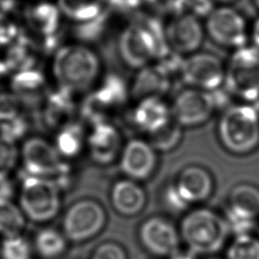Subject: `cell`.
<instances>
[{"mask_svg":"<svg viewBox=\"0 0 259 259\" xmlns=\"http://www.w3.org/2000/svg\"><path fill=\"white\" fill-rule=\"evenodd\" d=\"M99 69L96 54L80 45L59 48L53 61V74L59 86L72 93L88 89L96 80Z\"/></svg>","mask_w":259,"mask_h":259,"instance_id":"cell-1","label":"cell"},{"mask_svg":"<svg viewBox=\"0 0 259 259\" xmlns=\"http://www.w3.org/2000/svg\"><path fill=\"white\" fill-rule=\"evenodd\" d=\"M222 145L231 153L245 155L259 146V108L254 103L232 105L218 123Z\"/></svg>","mask_w":259,"mask_h":259,"instance_id":"cell-2","label":"cell"},{"mask_svg":"<svg viewBox=\"0 0 259 259\" xmlns=\"http://www.w3.org/2000/svg\"><path fill=\"white\" fill-rule=\"evenodd\" d=\"M229 235L226 219L208 208L191 210L183 218L180 226L181 238L195 255L220 251Z\"/></svg>","mask_w":259,"mask_h":259,"instance_id":"cell-3","label":"cell"},{"mask_svg":"<svg viewBox=\"0 0 259 259\" xmlns=\"http://www.w3.org/2000/svg\"><path fill=\"white\" fill-rule=\"evenodd\" d=\"M61 204L60 187L53 179L25 174L19 192V207L35 223L53 220Z\"/></svg>","mask_w":259,"mask_h":259,"instance_id":"cell-4","label":"cell"},{"mask_svg":"<svg viewBox=\"0 0 259 259\" xmlns=\"http://www.w3.org/2000/svg\"><path fill=\"white\" fill-rule=\"evenodd\" d=\"M227 90L247 102L259 100V49L238 48L225 70Z\"/></svg>","mask_w":259,"mask_h":259,"instance_id":"cell-5","label":"cell"},{"mask_svg":"<svg viewBox=\"0 0 259 259\" xmlns=\"http://www.w3.org/2000/svg\"><path fill=\"white\" fill-rule=\"evenodd\" d=\"M103 207L92 199L73 203L63 219V234L73 242L86 241L97 235L105 225Z\"/></svg>","mask_w":259,"mask_h":259,"instance_id":"cell-6","label":"cell"},{"mask_svg":"<svg viewBox=\"0 0 259 259\" xmlns=\"http://www.w3.org/2000/svg\"><path fill=\"white\" fill-rule=\"evenodd\" d=\"M20 157L27 175L52 179L67 170L55 145L39 137L29 138L23 143Z\"/></svg>","mask_w":259,"mask_h":259,"instance_id":"cell-7","label":"cell"},{"mask_svg":"<svg viewBox=\"0 0 259 259\" xmlns=\"http://www.w3.org/2000/svg\"><path fill=\"white\" fill-rule=\"evenodd\" d=\"M180 75L191 88L209 92L225 82V69L221 60L209 53L194 54L183 60Z\"/></svg>","mask_w":259,"mask_h":259,"instance_id":"cell-8","label":"cell"},{"mask_svg":"<svg viewBox=\"0 0 259 259\" xmlns=\"http://www.w3.org/2000/svg\"><path fill=\"white\" fill-rule=\"evenodd\" d=\"M117 51L121 60L135 69L146 67L152 59L157 57L153 36L144 26L133 21L119 34Z\"/></svg>","mask_w":259,"mask_h":259,"instance_id":"cell-9","label":"cell"},{"mask_svg":"<svg viewBox=\"0 0 259 259\" xmlns=\"http://www.w3.org/2000/svg\"><path fill=\"white\" fill-rule=\"evenodd\" d=\"M214 108L211 92L189 88L176 96L171 108V116L181 126H194L206 121Z\"/></svg>","mask_w":259,"mask_h":259,"instance_id":"cell-10","label":"cell"},{"mask_svg":"<svg viewBox=\"0 0 259 259\" xmlns=\"http://www.w3.org/2000/svg\"><path fill=\"white\" fill-rule=\"evenodd\" d=\"M206 30L209 37L223 47L246 46V23L239 11L223 7L213 10L207 18Z\"/></svg>","mask_w":259,"mask_h":259,"instance_id":"cell-11","label":"cell"},{"mask_svg":"<svg viewBox=\"0 0 259 259\" xmlns=\"http://www.w3.org/2000/svg\"><path fill=\"white\" fill-rule=\"evenodd\" d=\"M142 245L157 256H172L179 247V234L176 228L166 219L152 217L140 227Z\"/></svg>","mask_w":259,"mask_h":259,"instance_id":"cell-12","label":"cell"},{"mask_svg":"<svg viewBox=\"0 0 259 259\" xmlns=\"http://www.w3.org/2000/svg\"><path fill=\"white\" fill-rule=\"evenodd\" d=\"M156 163L155 149L150 143L143 140H131L125 144L120 154V168L133 180L148 178L154 172Z\"/></svg>","mask_w":259,"mask_h":259,"instance_id":"cell-13","label":"cell"},{"mask_svg":"<svg viewBox=\"0 0 259 259\" xmlns=\"http://www.w3.org/2000/svg\"><path fill=\"white\" fill-rule=\"evenodd\" d=\"M166 38L171 51L180 55L197 50L202 42L203 32L194 15L184 14L177 16L168 24Z\"/></svg>","mask_w":259,"mask_h":259,"instance_id":"cell-14","label":"cell"},{"mask_svg":"<svg viewBox=\"0 0 259 259\" xmlns=\"http://www.w3.org/2000/svg\"><path fill=\"white\" fill-rule=\"evenodd\" d=\"M87 146L91 158L98 164L111 163L119 153L120 136L109 122L101 121L93 124L87 137Z\"/></svg>","mask_w":259,"mask_h":259,"instance_id":"cell-15","label":"cell"},{"mask_svg":"<svg viewBox=\"0 0 259 259\" xmlns=\"http://www.w3.org/2000/svg\"><path fill=\"white\" fill-rule=\"evenodd\" d=\"M174 185L181 198L189 205L207 199L211 194L213 182L204 168L191 165L182 170Z\"/></svg>","mask_w":259,"mask_h":259,"instance_id":"cell-16","label":"cell"},{"mask_svg":"<svg viewBox=\"0 0 259 259\" xmlns=\"http://www.w3.org/2000/svg\"><path fill=\"white\" fill-rule=\"evenodd\" d=\"M135 124L142 131L152 135L164 127L171 119V109L161 97H145L140 99L134 112Z\"/></svg>","mask_w":259,"mask_h":259,"instance_id":"cell-17","label":"cell"},{"mask_svg":"<svg viewBox=\"0 0 259 259\" xmlns=\"http://www.w3.org/2000/svg\"><path fill=\"white\" fill-rule=\"evenodd\" d=\"M114 209L122 215H136L146 204L144 189L133 179L119 180L112 186L110 192Z\"/></svg>","mask_w":259,"mask_h":259,"instance_id":"cell-18","label":"cell"},{"mask_svg":"<svg viewBox=\"0 0 259 259\" xmlns=\"http://www.w3.org/2000/svg\"><path fill=\"white\" fill-rule=\"evenodd\" d=\"M169 74L160 66H146L141 69L134 83L136 97H161L169 89Z\"/></svg>","mask_w":259,"mask_h":259,"instance_id":"cell-19","label":"cell"},{"mask_svg":"<svg viewBox=\"0 0 259 259\" xmlns=\"http://www.w3.org/2000/svg\"><path fill=\"white\" fill-rule=\"evenodd\" d=\"M60 15L61 11L59 7L47 1H40L30 5L25 11L28 25L40 37L54 34L61 30Z\"/></svg>","mask_w":259,"mask_h":259,"instance_id":"cell-20","label":"cell"},{"mask_svg":"<svg viewBox=\"0 0 259 259\" xmlns=\"http://www.w3.org/2000/svg\"><path fill=\"white\" fill-rule=\"evenodd\" d=\"M229 208L256 219L259 215V188L249 183L236 185L229 196Z\"/></svg>","mask_w":259,"mask_h":259,"instance_id":"cell-21","label":"cell"},{"mask_svg":"<svg viewBox=\"0 0 259 259\" xmlns=\"http://www.w3.org/2000/svg\"><path fill=\"white\" fill-rule=\"evenodd\" d=\"M5 63L10 70H15L16 72L33 67L34 44L23 31L18 38L8 47Z\"/></svg>","mask_w":259,"mask_h":259,"instance_id":"cell-22","label":"cell"},{"mask_svg":"<svg viewBox=\"0 0 259 259\" xmlns=\"http://www.w3.org/2000/svg\"><path fill=\"white\" fill-rule=\"evenodd\" d=\"M105 0H58V7L67 17L84 22L97 17L105 8Z\"/></svg>","mask_w":259,"mask_h":259,"instance_id":"cell-23","label":"cell"},{"mask_svg":"<svg viewBox=\"0 0 259 259\" xmlns=\"http://www.w3.org/2000/svg\"><path fill=\"white\" fill-rule=\"evenodd\" d=\"M111 11L112 9L108 6L105 7L97 17L84 22H78L73 27L74 35L79 40L85 42H95L100 40L107 30Z\"/></svg>","mask_w":259,"mask_h":259,"instance_id":"cell-24","label":"cell"},{"mask_svg":"<svg viewBox=\"0 0 259 259\" xmlns=\"http://www.w3.org/2000/svg\"><path fill=\"white\" fill-rule=\"evenodd\" d=\"M102 110L115 106L125 99V88L120 78L109 75L99 89L91 96Z\"/></svg>","mask_w":259,"mask_h":259,"instance_id":"cell-25","label":"cell"},{"mask_svg":"<svg viewBox=\"0 0 259 259\" xmlns=\"http://www.w3.org/2000/svg\"><path fill=\"white\" fill-rule=\"evenodd\" d=\"M84 145V133L80 125L66 123L57 135L55 147L62 157H74Z\"/></svg>","mask_w":259,"mask_h":259,"instance_id":"cell-26","label":"cell"},{"mask_svg":"<svg viewBox=\"0 0 259 259\" xmlns=\"http://www.w3.org/2000/svg\"><path fill=\"white\" fill-rule=\"evenodd\" d=\"M71 94L72 92L60 87L49 96L46 106V118L51 123L50 125H57L67 120L73 110Z\"/></svg>","mask_w":259,"mask_h":259,"instance_id":"cell-27","label":"cell"},{"mask_svg":"<svg viewBox=\"0 0 259 259\" xmlns=\"http://www.w3.org/2000/svg\"><path fill=\"white\" fill-rule=\"evenodd\" d=\"M34 247L41 257L48 259L56 258L66 250V237L55 229H42L35 236Z\"/></svg>","mask_w":259,"mask_h":259,"instance_id":"cell-28","label":"cell"},{"mask_svg":"<svg viewBox=\"0 0 259 259\" xmlns=\"http://www.w3.org/2000/svg\"><path fill=\"white\" fill-rule=\"evenodd\" d=\"M25 215L11 200L0 201V235H19L25 226Z\"/></svg>","mask_w":259,"mask_h":259,"instance_id":"cell-29","label":"cell"},{"mask_svg":"<svg viewBox=\"0 0 259 259\" xmlns=\"http://www.w3.org/2000/svg\"><path fill=\"white\" fill-rule=\"evenodd\" d=\"M227 259H259V238L252 234L236 236L227 250Z\"/></svg>","mask_w":259,"mask_h":259,"instance_id":"cell-30","label":"cell"},{"mask_svg":"<svg viewBox=\"0 0 259 259\" xmlns=\"http://www.w3.org/2000/svg\"><path fill=\"white\" fill-rule=\"evenodd\" d=\"M181 125L173 118L161 130L150 135V144L157 151H170L180 142Z\"/></svg>","mask_w":259,"mask_h":259,"instance_id":"cell-31","label":"cell"},{"mask_svg":"<svg viewBox=\"0 0 259 259\" xmlns=\"http://www.w3.org/2000/svg\"><path fill=\"white\" fill-rule=\"evenodd\" d=\"M1 256L3 259H30L31 248L20 234L4 237L1 244Z\"/></svg>","mask_w":259,"mask_h":259,"instance_id":"cell-32","label":"cell"},{"mask_svg":"<svg viewBox=\"0 0 259 259\" xmlns=\"http://www.w3.org/2000/svg\"><path fill=\"white\" fill-rule=\"evenodd\" d=\"M12 87L19 93H31L36 91L44 83L41 73L32 68L17 71L12 77Z\"/></svg>","mask_w":259,"mask_h":259,"instance_id":"cell-33","label":"cell"},{"mask_svg":"<svg viewBox=\"0 0 259 259\" xmlns=\"http://www.w3.org/2000/svg\"><path fill=\"white\" fill-rule=\"evenodd\" d=\"M20 152L15 142L0 136V174L8 175L15 167Z\"/></svg>","mask_w":259,"mask_h":259,"instance_id":"cell-34","label":"cell"},{"mask_svg":"<svg viewBox=\"0 0 259 259\" xmlns=\"http://www.w3.org/2000/svg\"><path fill=\"white\" fill-rule=\"evenodd\" d=\"M226 222L228 224L230 233L236 236L252 234V230L255 227V219L238 213L230 208H228Z\"/></svg>","mask_w":259,"mask_h":259,"instance_id":"cell-35","label":"cell"},{"mask_svg":"<svg viewBox=\"0 0 259 259\" xmlns=\"http://www.w3.org/2000/svg\"><path fill=\"white\" fill-rule=\"evenodd\" d=\"M26 132V123L19 114L0 119V136L16 142Z\"/></svg>","mask_w":259,"mask_h":259,"instance_id":"cell-36","label":"cell"},{"mask_svg":"<svg viewBox=\"0 0 259 259\" xmlns=\"http://www.w3.org/2000/svg\"><path fill=\"white\" fill-rule=\"evenodd\" d=\"M145 2L160 14L180 15L188 6V0H145Z\"/></svg>","mask_w":259,"mask_h":259,"instance_id":"cell-37","label":"cell"},{"mask_svg":"<svg viewBox=\"0 0 259 259\" xmlns=\"http://www.w3.org/2000/svg\"><path fill=\"white\" fill-rule=\"evenodd\" d=\"M91 259H126V254L120 245L106 242L96 248Z\"/></svg>","mask_w":259,"mask_h":259,"instance_id":"cell-38","label":"cell"},{"mask_svg":"<svg viewBox=\"0 0 259 259\" xmlns=\"http://www.w3.org/2000/svg\"><path fill=\"white\" fill-rule=\"evenodd\" d=\"M21 33L22 30L14 22L7 18L0 20V47L11 46Z\"/></svg>","mask_w":259,"mask_h":259,"instance_id":"cell-39","label":"cell"},{"mask_svg":"<svg viewBox=\"0 0 259 259\" xmlns=\"http://www.w3.org/2000/svg\"><path fill=\"white\" fill-rule=\"evenodd\" d=\"M165 202L173 210H183L188 204L179 195L174 183L169 185L165 191Z\"/></svg>","mask_w":259,"mask_h":259,"instance_id":"cell-40","label":"cell"},{"mask_svg":"<svg viewBox=\"0 0 259 259\" xmlns=\"http://www.w3.org/2000/svg\"><path fill=\"white\" fill-rule=\"evenodd\" d=\"M188 6L195 17L208 16L213 11L212 0H188Z\"/></svg>","mask_w":259,"mask_h":259,"instance_id":"cell-41","label":"cell"},{"mask_svg":"<svg viewBox=\"0 0 259 259\" xmlns=\"http://www.w3.org/2000/svg\"><path fill=\"white\" fill-rule=\"evenodd\" d=\"M14 194V185L6 174H0V201L10 200Z\"/></svg>","mask_w":259,"mask_h":259,"instance_id":"cell-42","label":"cell"},{"mask_svg":"<svg viewBox=\"0 0 259 259\" xmlns=\"http://www.w3.org/2000/svg\"><path fill=\"white\" fill-rule=\"evenodd\" d=\"M16 0H0V20L6 19L14 10Z\"/></svg>","mask_w":259,"mask_h":259,"instance_id":"cell-43","label":"cell"},{"mask_svg":"<svg viewBox=\"0 0 259 259\" xmlns=\"http://www.w3.org/2000/svg\"><path fill=\"white\" fill-rule=\"evenodd\" d=\"M171 259H196V255L191 251H188V252L177 251L174 255L171 256Z\"/></svg>","mask_w":259,"mask_h":259,"instance_id":"cell-44","label":"cell"},{"mask_svg":"<svg viewBox=\"0 0 259 259\" xmlns=\"http://www.w3.org/2000/svg\"><path fill=\"white\" fill-rule=\"evenodd\" d=\"M252 37H253V41L255 44V47L257 49H259V19H257L254 23L253 31H252Z\"/></svg>","mask_w":259,"mask_h":259,"instance_id":"cell-45","label":"cell"},{"mask_svg":"<svg viewBox=\"0 0 259 259\" xmlns=\"http://www.w3.org/2000/svg\"><path fill=\"white\" fill-rule=\"evenodd\" d=\"M107 2H108V6L112 9V10H114L118 5H119V3L122 1V0H106Z\"/></svg>","mask_w":259,"mask_h":259,"instance_id":"cell-46","label":"cell"},{"mask_svg":"<svg viewBox=\"0 0 259 259\" xmlns=\"http://www.w3.org/2000/svg\"><path fill=\"white\" fill-rule=\"evenodd\" d=\"M218 1L225 2V3H227V2H236V1H237V2H239V5H240V6H242L245 0H218Z\"/></svg>","mask_w":259,"mask_h":259,"instance_id":"cell-47","label":"cell"},{"mask_svg":"<svg viewBox=\"0 0 259 259\" xmlns=\"http://www.w3.org/2000/svg\"><path fill=\"white\" fill-rule=\"evenodd\" d=\"M254 1V4L256 5V7L259 9V0H253Z\"/></svg>","mask_w":259,"mask_h":259,"instance_id":"cell-48","label":"cell"},{"mask_svg":"<svg viewBox=\"0 0 259 259\" xmlns=\"http://www.w3.org/2000/svg\"><path fill=\"white\" fill-rule=\"evenodd\" d=\"M209 259H219V258H209Z\"/></svg>","mask_w":259,"mask_h":259,"instance_id":"cell-49","label":"cell"}]
</instances>
